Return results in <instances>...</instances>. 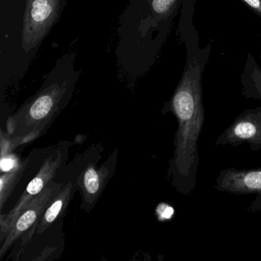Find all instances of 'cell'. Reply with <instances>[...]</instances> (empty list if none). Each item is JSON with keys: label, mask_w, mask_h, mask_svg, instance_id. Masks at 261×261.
Instances as JSON below:
<instances>
[{"label": "cell", "mask_w": 261, "mask_h": 261, "mask_svg": "<svg viewBox=\"0 0 261 261\" xmlns=\"http://www.w3.org/2000/svg\"><path fill=\"white\" fill-rule=\"evenodd\" d=\"M70 143H63L56 147L43 162L37 175L29 183L25 192L21 195L14 207L7 214L0 217V241L4 239L7 230L16 217L39 195L45 186L57 176L58 172L65 166L68 159Z\"/></svg>", "instance_id": "cell-5"}, {"label": "cell", "mask_w": 261, "mask_h": 261, "mask_svg": "<svg viewBox=\"0 0 261 261\" xmlns=\"http://www.w3.org/2000/svg\"><path fill=\"white\" fill-rule=\"evenodd\" d=\"M214 188L219 192L235 195H255L248 211L261 212V167L256 169H222L217 177Z\"/></svg>", "instance_id": "cell-9"}, {"label": "cell", "mask_w": 261, "mask_h": 261, "mask_svg": "<svg viewBox=\"0 0 261 261\" xmlns=\"http://www.w3.org/2000/svg\"><path fill=\"white\" fill-rule=\"evenodd\" d=\"M63 186L62 183L51 180L43 191L16 217L7 230L4 239L0 241L1 258L4 257L9 249L11 248L24 233L37 224L49 201L58 195Z\"/></svg>", "instance_id": "cell-7"}, {"label": "cell", "mask_w": 261, "mask_h": 261, "mask_svg": "<svg viewBox=\"0 0 261 261\" xmlns=\"http://www.w3.org/2000/svg\"><path fill=\"white\" fill-rule=\"evenodd\" d=\"M30 159L27 158L19 164L16 165L13 169L8 171L0 178V206L4 208V204L14 191L15 188L22 178L29 165Z\"/></svg>", "instance_id": "cell-12"}, {"label": "cell", "mask_w": 261, "mask_h": 261, "mask_svg": "<svg viewBox=\"0 0 261 261\" xmlns=\"http://www.w3.org/2000/svg\"><path fill=\"white\" fill-rule=\"evenodd\" d=\"M77 191V185L74 181H69L64 185L58 195L49 201L38 221L35 230L36 234L44 233L59 220H62Z\"/></svg>", "instance_id": "cell-10"}, {"label": "cell", "mask_w": 261, "mask_h": 261, "mask_svg": "<svg viewBox=\"0 0 261 261\" xmlns=\"http://www.w3.org/2000/svg\"><path fill=\"white\" fill-rule=\"evenodd\" d=\"M68 0H25L21 46L25 53L37 51L60 21Z\"/></svg>", "instance_id": "cell-4"}, {"label": "cell", "mask_w": 261, "mask_h": 261, "mask_svg": "<svg viewBox=\"0 0 261 261\" xmlns=\"http://www.w3.org/2000/svg\"><path fill=\"white\" fill-rule=\"evenodd\" d=\"M181 41L186 50L184 69L172 97L162 111L163 114H173L178 123L168 179L177 192L189 195L197 184L200 163L198 140L205 122L202 76L210 59L212 45L207 44L201 48L199 35L195 30L183 33Z\"/></svg>", "instance_id": "cell-1"}, {"label": "cell", "mask_w": 261, "mask_h": 261, "mask_svg": "<svg viewBox=\"0 0 261 261\" xmlns=\"http://www.w3.org/2000/svg\"><path fill=\"white\" fill-rule=\"evenodd\" d=\"M183 0H129L119 19L115 55L119 70L132 79L158 60Z\"/></svg>", "instance_id": "cell-2"}, {"label": "cell", "mask_w": 261, "mask_h": 261, "mask_svg": "<svg viewBox=\"0 0 261 261\" xmlns=\"http://www.w3.org/2000/svg\"><path fill=\"white\" fill-rule=\"evenodd\" d=\"M118 150L115 149L108 160L97 166L94 161L85 167L75 180L77 191L80 192L81 209L90 212L100 199L107 186L117 170Z\"/></svg>", "instance_id": "cell-6"}, {"label": "cell", "mask_w": 261, "mask_h": 261, "mask_svg": "<svg viewBox=\"0 0 261 261\" xmlns=\"http://www.w3.org/2000/svg\"><path fill=\"white\" fill-rule=\"evenodd\" d=\"M77 53L69 51L56 61L44 76L39 91L29 98L7 122L13 146L28 143L42 136L72 98L82 69L75 67Z\"/></svg>", "instance_id": "cell-3"}, {"label": "cell", "mask_w": 261, "mask_h": 261, "mask_svg": "<svg viewBox=\"0 0 261 261\" xmlns=\"http://www.w3.org/2000/svg\"><path fill=\"white\" fill-rule=\"evenodd\" d=\"M13 157L6 155V156H2V160H1V167H2L3 171H10L13 169L15 166H16Z\"/></svg>", "instance_id": "cell-14"}, {"label": "cell", "mask_w": 261, "mask_h": 261, "mask_svg": "<svg viewBox=\"0 0 261 261\" xmlns=\"http://www.w3.org/2000/svg\"><path fill=\"white\" fill-rule=\"evenodd\" d=\"M259 62L260 65L253 55H247L241 74V83L242 95L246 99L261 101V50Z\"/></svg>", "instance_id": "cell-11"}, {"label": "cell", "mask_w": 261, "mask_h": 261, "mask_svg": "<svg viewBox=\"0 0 261 261\" xmlns=\"http://www.w3.org/2000/svg\"><path fill=\"white\" fill-rule=\"evenodd\" d=\"M215 144L233 147L247 144L254 152L261 149V106L244 110L223 131Z\"/></svg>", "instance_id": "cell-8"}, {"label": "cell", "mask_w": 261, "mask_h": 261, "mask_svg": "<svg viewBox=\"0 0 261 261\" xmlns=\"http://www.w3.org/2000/svg\"><path fill=\"white\" fill-rule=\"evenodd\" d=\"M255 14L261 18V0H241Z\"/></svg>", "instance_id": "cell-13"}]
</instances>
